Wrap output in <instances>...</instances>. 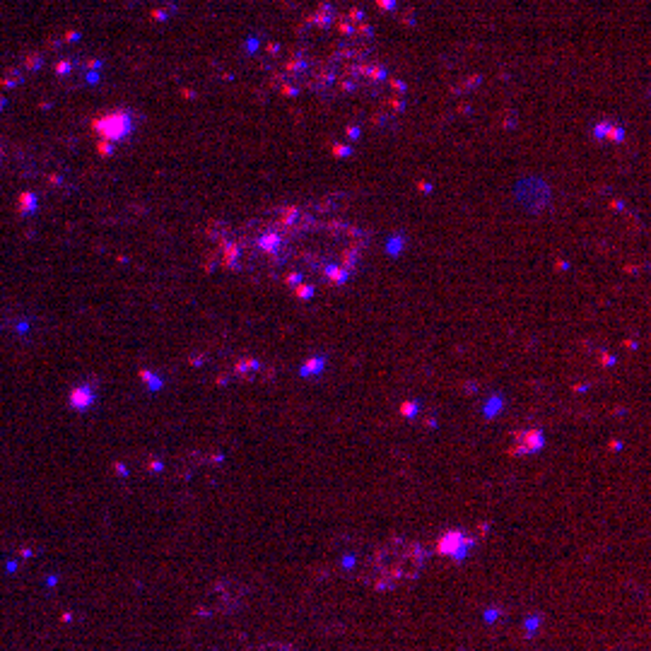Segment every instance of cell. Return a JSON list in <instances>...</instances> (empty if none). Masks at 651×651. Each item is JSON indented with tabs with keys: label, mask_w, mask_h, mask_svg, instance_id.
Listing matches in <instances>:
<instances>
[{
	"label": "cell",
	"mask_w": 651,
	"mask_h": 651,
	"mask_svg": "<svg viewBox=\"0 0 651 651\" xmlns=\"http://www.w3.org/2000/svg\"><path fill=\"white\" fill-rule=\"evenodd\" d=\"M94 128L102 138L121 140V138L128 136V131H131V116L126 111H111V114H106V116H102L99 121H97Z\"/></svg>",
	"instance_id": "cell-1"
},
{
	"label": "cell",
	"mask_w": 651,
	"mask_h": 651,
	"mask_svg": "<svg viewBox=\"0 0 651 651\" xmlns=\"http://www.w3.org/2000/svg\"><path fill=\"white\" fill-rule=\"evenodd\" d=\"M466 547H471V540L466 538L461 531H449L444 533L437 543V552L439 555H452V557H464Z\"/></svg>",
	"instance_id": "cell-2"
},
{
	"label": "cell",
	"mask_w": 651,
	"mask_h": 651,
	"mask_svg": "<svg viewBox=\"0 0 651 651\" xmlns=\"http://www.w3.org/2000/svg\"><path fill=\"white\" fill-rule=\"evenodd\" d=\"M70 400H72V405H75V407H87L94 400V395H92L89 388H75Z\"/></svg>",
	"instance_id": "cell-3"
},
{
	"label": "cell",
	"mask_w": 651,
	"mask_h": 651,
	"mask_svg": "<svg viewBox=\"0 0 651 651\" xmlns=\"http://www.w3.org/2000/svg\"><path fill=\"white\" fill-rule=\"evenodd\" d=\"M543 447V434L540 432H528L523 434V452H535V449Z\"/></svg>",
	"instance_id": "cell-4"
},
{
	"label": "cell",
	"mask_w": 651,
	"mask_h": 651,
	"mask_svg": "<svg viewBox=\"0 0 651 651\" xmlns=\"http://www.w3.org/2000/svg\"><path fill=\"white\" fill-rule=\"evenodd\" d=\"M403 412H415V405H403Z\"/></svg>",
	"instance_id": "cell-5"
}]
</instances>
